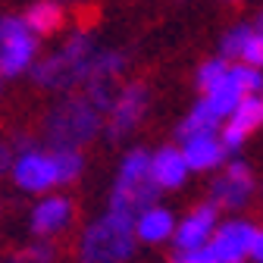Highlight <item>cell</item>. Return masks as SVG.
I'll return each instance as SVG.
<instances>
[{
	"instance_id": "1",
	"label": "cell",
	"mask_w": 263,
	"mask_h": 263,
	"mask_svg": "<svg viewBox=\"0 0 263 263\" xmlns=\"http://www.w3.org/2000/svg\"><path fill=\"white\" fill-rule=\"evenodd\" d=\"M94 53H97L94 38L88 31H76L57 53H50L47 60L35 66V82L50 91H69L76 85H85Z\"/></svg>"
},
{
	"instance_id": "2",
	"label": "cell",
	"mask_w": 263,
	"mask_h": 263,
	"mask_svg": "<svg viewBox=\"0 0 263 263\" xmlns=\"http://www.w3.org/2000/svg\"><path fill=\"white\" fill-rule=\"evenodd\" d=\"M104 116L91 107V101L85 94H72L47 113L44 119V138L50 141V147H72L79 151L82 144H88L97 128H101Z\"/></svg>"
},
{
	"instance_id": "3",
	"label": "cell",
	"mask_w": 263,
	"mask_h": 263,
	"mask_svg": "<svg viewBox=\"0 0 263 263\" xmlns=\"http://www.w3.org/2000/svg\"><path fill=\"white\" fill-rule=\"evenodd\" d=\"M132 251H135V222L119 219L113 213L91 222L79 241L82 263H125Z\"/></svg>"
},
{
	"instance_id": "4",
	"label": "cell",
	"mask_w": 263,
	"mask_h": 263,
	"mask_svg": "<svg viewBox=\"0 0 263 263\" xmlns=\"http://www.w3.org/2000/svg\"><path fill=\"white\" fill-rule=\"evenodd\" d=\"M257 229L245 219H232L216 229V235L201 251H185L176 257V263H241L251 254Z\"/></svg>"
},
{
	"instance_id": "5",
	"label": "cell",
	"mask_w": 263,
	"mask_h": 263,
	"mask_svg": "<svg viewBox=\"0 0 263 263\" xmlns=\"http://www.w3.org/2000/svg\"><path fill=\"white\" fill-rule=\"evenodd\" d=\"M38 53V38L25 28L22 16H0V79L22 76Z\"/></svg>"
},
{
	"instance_id": "6",
	"label": "cell",
	"mask_w": 263,
	"mask_h": 263,
	"mask_svg": "<svg viewBox=\"0 0 263 263\" xmlns=\"http://www.w3.org/2000/svg\"><path fill=\"white\" fill-rule=\"evenodd\" d=\"M13 182L22 188V191H31V194H41V191H50L60 185V176H57V166H53V157L50 151H22L16 160H13V170H10Z\"/></svg>"
},
{
	"instance_id": "7",
	"label": "cell",
	"mask_w": 263,
	"mask_h": 263,
	"mask_svg": "<svg viewBox=\"0 0 263 263\" xmlns=\"http://www.w3.org/2000/svg\"><path fill=\"white\" fill-rule=\"evenodd\" d=\"M144 110H147V88H144L141 82L125 85V88L116 94V101H113V107H110V113H107V138H110V141L125 138L128 132L141 122Z\"/></svg>"
},
{
	"instance_id": "8",
	"label": "cell",
	"mask_w": 263,
	"mask_h": 263,
	"mask_svg": "<svg viewBox=\"0 0 263 263\" xmlns=\"http://www.w3.org/2000/svg\"><path fill=\"white\" fill-rule=\"evenodd\" d=\"M254 191V176L248 170V163L235 160V163H229L226 173L210 185V197H213V207H229V210H235L241 207L248 197Z\"/></svg>"
},
{
	"instance_id": "9",
	"label": "cell",
	"mask_w": 263,
	"mask_h": 263,
	"mask_svg": "<svg viewBox=\"0 0 263 263\" xmlns=\"http://www.w3.org/2000/svg\"><path fill=\"white\" fill-rule=\"evenodd\" d=\"M72 201L69 197H63V194H50L44 197V201H38L35 207H31V232H35L41 241L44 238H53L60 232H66L72 222Z\"/></svg>"
},
{
	"instance_id": "10",
	"label": "cell",
	"mask_w": 263,
	"mask_h": 263,
	"mask_svg": "<svg viewBox=\"0 0 263 263\" xmlns=\"http://www.w3.org/2000/svg\"><path fill=\"white\" fill-rule=\"evenodd\" d=\"M213 226H216V207H213V204L194 207V210L185 216V222L179 226V232H176L179 254H185V251H201V248L210 241Z\"/></svg>"
},
{
	"instance_id": "11",
	"label": "cell",
	"mask_w": 263,
	"mask_h": 263,
	"mask_svg": "<svg viewBox=\"0 0 263 263\" xmlns=\"http://www.w3.org/2000/svg\"><path fill=\"white\" fill-rule=\"evenodd\" d=\"M188 176V163L182 157L179 147H163L151 157V182L163 191V188H179Z\"/></svg>"
},
{
	"instance_id": "12",
	"label": "cell",
	"mask_w": 263,
	"mask_h": 263,
	"mask_svg": "<svg viewBox=\"0 0 263 263\" xmlns=\"http://www.w3.org/2000/svg\"><path fill=\"white\" fill-rule=\"evenodd\" d=\"M226 147L216 135H201V138H191L182 144V157L188 163V170H197V173H204V170H213L219 166V163L226 160Z\"/></svg>"
},
{
	"instance_id": "13",
	"label": "cell",
	"mask_w": 263,
	"mask_h": 263,
	"mask_svg": "<svg viewBox=\"0 0 263 263\" xmlns=\"http://www.w3.org/2000/svg\"><path fill=\"white\" fill-rule=\"evenodd\" d=\"M22 22L35 38L38 35H53L63 25V4L60 0H35V4H28Z\"/></svg>"
},
{
	"instance_id": "14",
	"label": "cell",
	"mask_w": 263,
	"mask_h": 263,
	"mask_svg": "<svg viewBox=\"0 0 263 263\" xmlns=\"http://www.w3.org/2000/svg\"><path fill=\"white\" fill-rule=\"evenodd\" d=\"M216 125H219V116L204 104V101H197L191 107V113L185 116V122L176 128V138L185 144L191 138H201V135H216Z\"/></svg>"
},
{
	"instance_id": "15",
	"label": "cell",
	"mask_w": 263,
	"mask_h": 263,
	"mask_svg": "<svg viewBox=\"0 0 263 263\" xmlns=\"http://www.w3.org/2000/svg\"><path fill=\"white\" fill-rule=\"evenodd\" d=\"M135 235H138L141 241H151V245L166 241V238L173 235V213L163 210V207L144 210V213L135 219Z\"/></svg>"
},
{
	"instance_id": "16",
	"label": "cell",
	"mask_w": 263,
	"mask_h": 263,
	"mask_svg": "<svg viewBox=\"0 0 263 263\" xmlns=\"http://www.w3.org/2000/svg\"><path fill=\"white\" fill-rule=\"evenodd\" d=\"M245 97H248V94L238 88V82H235L232 76L226 72V79H222V82H219L213 91H207L204 104H207V107H210V110H213L219 119H222V116H232V110H235V107L245 101Z\"/></svg>"
},
{
	"instance_id": "17",
	"label": "cell",
	"mask_w": 263,
	"mask_h": 263,
	"mask_svg": "<svg viewBox=\"0 0 263 263\" xmlns=\"http://www.w3.org/2000/svg\"><path fill=\"white\" fill-rule=\"evenodd\" d=\"M260 122H263V104H260V97H245V101L232 110L226 128H232V132H238L241 138H248Z\"/></svg>"
},
{
	"instance_id": "18",
	"label": "cell",
	"mask_w": 263,
	"mask_h": 263,
	"mask_svg": "<svg viewBox=\"0 0 263 263\" xmlns=\"http://www.w3.org/2000/svg\"><path fill=\"white\" fill-rule=\"evenodd\" d=\"M50 157H53V166H57L60 185L76 182V179H79V173H82V166H85V160H82V154H79V151H72V147H53V151H50Z\"/></svg>"
},
{
	"instance_id": "19",
	"label": "cell",
	"mask_w": 263,
	"mask_h": 263,
	"mask_svg": "<svg viewBox=\"0 0 263 263\" xmlns=\"http://www.w3.org/2000/svg\"><path fill=\"white\" fill-rule=\"evenodd\" d=\"M226 72H229V63H226L222 57H216V60H207L201 69H197V79H194V82H197V88L207 94V91H213V88L226 79Z\"/></svg>"
},
{
	"instance_id": "20",
	"label": "cell",
	"mask_w": 263,
	"mask_h": 263,
	"mask_svg": "<svg viewBox=\"0 0 263 263\" xmlns=\"http://www.w3.org/2000/svg\"><path fill=\"white\" fill-rule=\"evenodd\" d=\"M251 25H235V28H229L226 31V38H222V60H241V50H245V41L251 35Z\"/></svg>"
},
{
	"instance_id": "21",
	"label": "cell",
	"mask_w": 263,
	"mask_h": 263,
	"mask_svg": "<svg viewBox=\"0 0 263 263\" xmlns=\"http://www.w3.org/2000/svg\"><path fill=\"white\" fill-rule=\"evenodd\" d=\"M229 76L238 82V88H241L248 97H254V91H263V79H260V72L251 69V66H245V63L229 66Z\"/></svg>"
},
{
	"instance_id": "22",
	"label": "cell",
	"mask_w": 263,
	"mask_h": 263,
	"mask_svg": "<svg viewBox=\"0 0 263 263\" xmlns=\"http://www.w3.org/2000/svg\"><path fill=\"white\" fill-rule=\"evenodd\" d=\"M238 63H245V66H251V69H260L263 66V31H251L248 35V41H245V50H241V60Z\"/></svg>"
},
{
	"instance_id": "23",
	"label": "cell",
	"mask_w": 263,
	"mask_h": 263,
	"mask_svg": "<svg viewBox=\"0 0 263 263\" xmlns=\"http://www.w3.org/2000/svg\"><path fill=\"white\" fill-rule=\"evenodd\" d=\"M28 263H53V257H57V248L50 245V241H35V245H28L25 251H19Z\"/></svg>"
},
{
	"instance_id": "24",
	"label": "cell",
	"mask_w": 263,
	"mask_h": 263,
	"mask_svg": "<svg viewBox=\"0 0 263 263\" xmlns=\"http://www.w3.org/2000/svg\"><path fill=\"white\" fill-rule=\"evenodd\" d=\"M13 147L7 144V141H0V173H10L13 170Z\"/></svg>"
},
{
	"instance_id": "25",
	"label": "cell",
	"mask_w": 263,
	"mask_h": 263,
	"mask_svg": "<svg viewBox=\"0 0 263 263\" xmlns=\"http://www.w3.org/2000/svg\"><path fill=\"white\" fill-rule=\"evenodd\" d=\"M251 257H254L257 263H263V232H257V235H254V245H251Z\"/></svg>"
},
{
	"instance_id": "26",
	"label": "cell",
	"mask_w": 263,
	"mask_h": 263,
	"mask_svg": "<svg viewBox=\"0 0 263 263\" xmlns=\"http://www.w3.org/2000/svg\"><path fill=\"white\" fill-rule=\"evenodd\" d=\"M4 263H28V260H25L22 254H16V257H10V260H4Z\"/></svg>"
},
{
	"instance_id": "27",
	"label": "cell",
	"mask_w": 263,
	"mask_h": 263,
	"mask_svg": "<svg viewBox=\"0 0 263 263\" xmlns=\"http://www.w3.org/2000/svg\"><path fill=\"white\" fill-rule=\"evenodd\" d=\"M257 31H263V10H260V16H257Z\"/></svg>"
},
{
	"instance_id": "28",
	"label": "cell",
	"mask_w": 263,
	"mask_h": 263,
	"mask_svg": "<svg viewBox=\"0 0 263 263\" xmlns=\"http://www.w3.org/2000/svg\"><path fill=\"white\" fill-rule=\"evenodd\" d=\"M260 104H263V91H260Z\"/></svg>"
},
{
	"instance_id": "29",
	"label": "cell",
	"mask_w": 263,
	"mask_h": 263,
	"mask_svg": "<svg viewBox=\"0 0 263 263\" xmlns=\"http://www.w3.org/2000/svg\"><path fill=\"white\" fill-rule=\"evenodd\" d=\"M0 91H4V82H0Z\"/></svg>"
}]
</instances>
